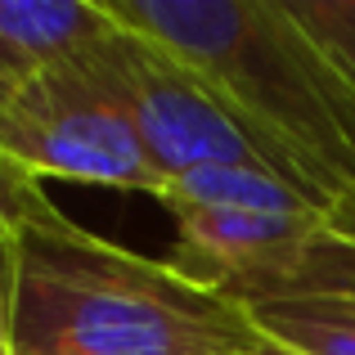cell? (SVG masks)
Segmentation results:
<instances>
[{"instance_id": "1", "label": "cell", "mask_w": 355, "mask_h": 355, "mask_svg": "<svg viewBox=\"0 0 355 355\" xmlns=\"http://www.w3.org/2000/svg\"><path fill=\"white\" fill-rule=\"evenodd\" d=\"M108 14L171 54L275 175L333 220L355 207V104L288 0H108Z\"/></svg>"}, {"instance_id": "2", "label": "cell", "mask_w": 355, "mask_h": 355, "mask_svg": "<svg viewBox=\"0 0 355 355\" xmlns=\"http://www.w3.org/2000/svg\"><path fill=\"white\" fill-rule=\"evenodd\" d=\"M239 302L81 230L36 198L18 216L14 355H252Z\"/></svg>"}, {"instance_id": "3", "label": "cell", "mask_w": 355, "mask_h": 355, "mask_svg": "<svg viewBox=\"0 0 355 355\" xmlns=\"http://www.w3.org/2000/svg\"><path fill=\"white\" fill-rule=\"evenodd\" d=\"M153 202L175 225L166 261L239 306L302 293L333 239V211L261 162L171 175Z\"/></svg>"}, {"instance_id": "4", "label": "cell", "mask_w": 355, "mask_h": 355, "mask_svg": "<svg viewBox=\"0 0 355 355\" xmlns=\"http://www.w3.org/2000/svg\"><path fill=\"white\" fill-rule=\"evenodd\" d=\"M0 162L32 184L72 180L144 198L166 184L162 166L77 59L32 77L0 108Z\"/></svg>"}, {"instance_id": "5", "label": "cell", "mask_w": 355, "mask_h": 355, "mask_svg": "<svg viewBox=\"0 0 355 355\" xmlns=\"http://www.w3.org/2000/svg\"><path fill=\"white\" fill-rule=\"evenodd\" d=\"M77 63L99 86V95L126 117V126L139 135V144L162 166L166 180L202 171V166L261 162L252 153V144L243 139V130L211 104L207 90L166 50H157L153 41L135 36L117 18Z\"/></svg>"}, {"instance_id": "6", "label": "cell", "mask_w": 355, "mask_h": 355, "mask_svg": "<svg viewBox=\"0 0 355 355\" xmlns=\"http://www.w3.org/2000/svg\"><path fill=\"white\" fill-rule=\"evenodd\" d=\"M113 27L86 0H0V108L32 77L72 63Z\"/></svg>"}, {"instance_id": "7", "label": "cell", "mask_w": 355, "mask_h": 355, "mask_svg": "<svg viewBox=\"0 0 355 355\" xmlns=\"http://www.w3.org/2000/svg\"><path fill=\"white\" fill-rule=\"evenodd\" d=\"M261 333L302 355H355V297L302 293L243 306Z\"/></svg>"}, {"instance_id": "8", "label": "cell", "mask_w": 355, "mask_h": 355, "mask_svg": "<svg viewBox=\"0 0 355 355\" xmlns=\"http://www.w3.org/2000/svg\"><path fill=\"white\" fill-rule=\"evenodd\" d=\"M288 9L355 104V0H288Z\"/></svg>"}, {"instance_id": "9", "label": "cell", "mask_w": 355, "mask_h": 355, "mask_svg": "<svg viewBox=\"0 0 355 355\" xmlns=\"http://www.w3.org/2000/svg\"><path fill=\"white\" fill-rule=\"evenodd\" d=\"M302 293H333V297H355V207L333 220V239L315 266L311 284ZM293 293V297H302Z\"/></svg>"}, {"instance_id": "10", "label": "cell", "mask_w": 355, "mask_h": 355, "mask_svg": "<svg viewBox=\"0 0 355 355\" xmlns=\"http://www.w3.org/2000/svg\"><path fill=\"white\" fill-rule=\"evenodd\" d=\"M14 302H18V216L0 211V355H14Z\"/></svg>"}, {"instance_id": "11", "label": "cell", "mask_w": 355, "mask_h": 355, "mask_svg": "<svg viewBox=\"0 0 355 355\" xmlns=\"http://www.w3.org/2000/svg\"><path fill=\"white\" fill-rule=\"evenodd\" d=\"M41 184L23 180V175H14L5 162H0V211H9V216H23L27 207H32L36 198H41Z\"/></svg>"}, {"instance_id": "12", "label": "cell", "mask_w": 355, "mask_h": 355, "mask_svg": "<svg viewBox=\"0 0 355 355\" xmlns=\"http://www.w3.org/2000/svg\"><path fill=\"white\" fill-rule=\"evenodd\" d=\"M252 329H257V324H252ZM252 355H302V351L284 347V342H275L270 333H261V329H257V347H252Z\"/></svg>"}]
</instances>
